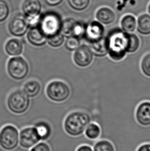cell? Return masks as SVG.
<instances>
[{
	"instance_id": "cell-14",
	"label": "cell",
	"mask_w": 150,
	"mask_h": 151,
	"mask_svg": "<svg viewBox=\"0 0 150 151\" xmlns=\"http://www.w3.org/2000/svg\"><path fill=\"white\" fill-rule=\"evenodd\" d=\"M22 9L25 17L30 18L40 16L41 5L38 0H25Z\"/></svg>"
},
{
	"instance_id": "cell-34",
	"label": "cell",
	"mask_w": 150,
	"mask_h": 151,
	"mask_svg": "<svg viewBox=\"0 0 150 151\" xmlns=\"http://www.w3.org/2000/svg\"><path fill=\"white\" fill-rule=\"evenodd\" d=\"M136 151H150V143H144L139 145Z\"/></svg>"
},
{
	"instance_id": "cell-18",
	"label": "cell",
	"mask_w": 150,
	"mask_h": 151,
	"mask_svg": "<svg viewBox=\"0 0 150 151\" xmlns=\"http://www.w3.org/2000/svg\"><path fill=\"white\" fill-rule=\"evenodd\" d=\"M41 141H46L51 138L52 129L51 125L45 121H39L34 126Z\"/></svg>"
},
{
	"instance_id": "cell-24",
	"label": "cell",
	"mask_w": 150,
	"mask_h": 151,
	"mask_svg": "<svg viewBox=\"0 0 150 151\" xmlns=\"http://www.w3.org/2000/svg\"><path fill=\"white\" fill-rule=\"evenodd\" d=\"M140 46V40L137 35L133 33L129 34L127 53L133 54L138 51Z\"/></svg>"
},
{
	"instance_id": "cell-5",
	"label": "cell",
	"mask_w": 150,
	"mask_h": 151,
	"mask_svg": "<svg viewBox=\"0 0 150 151\" xmlns=\"http://www.w3.org/2000/svg\"><path fill=\"white\" fill-rule=\"evenodd\" d=\"M7 103L11 111L16 114H21L28 110L30 100L23 90H17L10 93Z\"/></svg>"
},
{
	"instance_id": "cell-4",
	"label": "cell",
	"mask_w": 150,
	"mask_h": 151,
	"mask_svg": "<svg viewBox=\"0 0 150 151\" xmlns=\"http://www.w3.org/2000/svg\"><path fill=\"white\" fill-rule=\"evenodd\" d=\"M19 145V132L16 127L7 125L0 130V147L5 151H13Z\"/></svg>"
},
{
	"instance_id": "cell-28",
	"label": "cell",
	"mask_w": 150,
	"mask_h": 151,
	"mask_svg": "<svg viewBox=\"0 0 150 151\" xmlns=\"http://www.w3.org/2000/svg\"><path fill=\"white\" fill-rule=\"evenodd\" d=\"M71 8L78 11L84 10L89 5L90 0H67Z\"/></svg>"
},
{
	"instance_id": "cell-31",
	"label": "cell",
	"mask_w": 150,
	"mask_h": 151,
	"mask_svg": "<svg viewBox=\"0 0 150 151\" xmlns=\"http://www.w3.org/2000/svg\"><path fill=\"white\" fill-rule=\"evenodd\" d=\"M9 12L8 4L5 0H0V22L5 20Z\"/></svg>"
},
{
	"instance_id": "cell-20",
	"label": "cell",
	"mask_w": 150,
	"mask_h": 151,
	"mask_svg": "<svg viewBox=\"0 0 150 151\" xmlns=\"http://www.w3.org/2000/svg\"><path fill=\"white\" fill-rule=\"evenodd\" d=\"M83 134L87 139L96 141L99 139L101 134V127L96 123L91 122L85 129Z\"/></svg>"
},
{
	"instance_id": "cell-32",
	"label": "cell",
	"mask_w": 150,
	"mask_h": 151,
	"mask_svg": "<svg viewBox=\"0 0 150 151\" xmlns=\"http://www.w3.org/2000/svg\"><path fill=\"white\" fill-rule=\"evenodd\" d=\"M29 151H51V146L45 141H41L29 150Z\"/></svg>"
},
{
	"instance_id": "cell-11",
	"label": "cell",
	"mask_w": 150,
	"mask_h": 151,
	"mask_svg": "<svg viewBox=\"0 0 150 151\" xmlns=\"http://www.w3.org/2000/svg\"><path fill=\"white\" fill-rule=\"evenodd\" d=\"M29 27V23L24 15L18 14L10 20L8 28L11 35L16 37H22L26 33Z\"/></svg>"
},
{
	"instance_id": "cell-23",
	"label": "cell",
	"mask_w": 150,
	"mask_h": 151,
	"mask_svg": "<svg viewBox=\"0 0 150 151\" xmlns=\"http://www.w3.org/2000/svg\"><path fill=\"white\" fill-rule=\"evenodd\" d=\"M92 147L93 151H115L113 143L106 139H98Z\"/></svg>"
},
{
	"instance_id": "cell-22",
	"label": "cell",
	"mask_w": 150,
	"mask_h": 151,
	"mask_svg": "<svg viewBox=\"0 0 150 151\" xmlns=\"http://www.w3.org/2000/svg\"><path fill=\"white\" fill-rule=\"evenodd\" d=\"M41 85L37 81L31 80L26 82L23 86V91L29 98H34L40 93Z\"/></svg>"
},
{
	"instance_id": "cell-2",
	"label": "cell",
	"mask_w": 150,
	"mask_h": 151,
	"mask_svg": "<svg viewBox=\"0 0 150 151\" xmlns=\"http://www.w3.org/2000/svg\"><path fill=\"white\" fill-rule=\"evenodd\" d=\"M91 122V118L87 113L80 111L71 112L64 122V129L70 136L78 137L83 135L87 125Z\"/></svg>"
},
{
	"instance_id": "cell-25",
	"label": "cell",
	"mask_w": 150,
	"mask_h": 151,
	"mask_svg": "<svg viewBox=\"0 0 150 151\" xmlns=\"http://www.w3.org/2000/svg\"><path fill=\"white\" fill-rule=\"evenodd\" d=\"M77 20L73 18H68L62 21L61 32L67 37L71 36L74 27Z\"/></svg>"
},
{
	"instance_id": "cell-13",
	"label": "cell",
	"mask_w": 150,
	"mask_h": 151,
	"mask_svg": "<svg viewBox=\"0 0 150 151\" xmlns=\"http://www.w3.org/2000/svg\"><path fill=\"white\" fill-rule=\"evenodd\" d=\"M27 39L31 45L42 47L47 42V38L43 33L38 25L31 27L27 34Z\"/></svg>"
},
{
	"instance_id": "cell-26",
	"label": "cell",
	"mask_w": 150,
	"mask_h": 151,
	"mask_svg": "<svg viewBox=\"0 0 150 151\" xmlns=\"http://www.w3.org/2000/svg\"><path fill=\"white\" fill-rule=\"evenodd\" d=\"M86 24L85 23L77 21L74 27L71 36L80 39H84Z\"/></svg>"
},
{
	"instance_id": "cell-36",
	"label": "cell",
	"mask_w": 150,
	"mask_h": 151,
	"mask_svg": "<svg viewBox=\"0 0 150 151\" xmlns=\"http://www.w3.org/2000/svg\"><path fill=\"white\" fill-rule=\"evenodd\" d=\"M148 12L150 14V4H149L148 7Z\"/></svg>"
},
{
	"instance_id": "cell-12",
	"label": "cell",
	"mask_w": 150,
	"mask_h": 151,
	"mask_svg": "<svg viewBox=\"0 0 150 151\" xmlns=\"http://www.w3.org/2000/svg\"><path fill=\"white\" fill-rule=\"evenodd\" d=\"M135 119L138 124L144 127L150 126V101H144L136 108Z\"/></svg>"
},
{
	"instance_id": "cell-33",
	"label": "cell",
	"mask_w": 150,
	"mask_h": 151,
	"mask_svg": "<svg viewBox=\"0 0 150 151\" xmlns=\"http://www.w3.org/2000/svg\"><path fill=\"white\" fill-rule=\"evenodd\" d=\"M75 151H93V150L91 145L87 144H82L78 145L76 148Z\"/></svg>"
},
{
	"instance_id": "cell-9",
	"label": "cell",
	"mask_w": 150,
	"mask_h": 151,
	"mask_svg": "<svg viewBox=\"0 0 150 151\" xmlns=\"http://www.w3.org/2000/svg\"><path fill=\"white\" fill-rule=\"evenodd\" d=\"M105 27L98 21H93L86 24L85 39L89 44L101 40L105 37Z\"/></svg>"
},
{
	"instance_id": "cell-35",
	"label": "cell",
	"mask_w": 150,
	"mask_h": 151,
	"mask_svg": "<svg viewBox=\"0 0 150 151\" xmlns=\"http://www.w3.org/2000/svg\"><path fill=\"white\" fill-rule=\"evenodd\" d=\"M45 1L49 6H55L60 4L63 0H45Z\"/></svg>"
},
{
	"instance_id": "cell-8",
	"label": "cell",
	"mask_w": 150,
	"mask_h": 151,
	"mask_svg": "<svg viewBox=\"0 0 150 151\" xmlns=\"http://www.w3.org/2000/svg\"><path fill=\"white\" fill-rule=\"evenodd\" d=\"M41 141L36 129L34 127H26L19 132V145L22 149L29 150Z\"/></svg>"
},
{
	"instance_id": "cell-16",
	"label": "cell",
	"mask_w": 150,
	"mask_h": 151,
	"mask_svg": "<svg viewBox=\"0 0 150 151\" xmlns=\"http://www.w3.org/2000/svg\"><path fill=\"white\" fill-rule=\"evenodd\" d=\"M6 53L11 56H18L22 53L23 45L20 39L12 38L8 40L5 45Z\"/></svg>"
},
{
	"instance_id": "cell-15",
	"label": "cell",
	"mask_w": 150,
	"mask_h": 151,
	"mask_svg": "<svg viewBox=\"0 0 150 151\" xmlns=\"http://www.w3.org/2000/svg\"><path fill=\"white\" fill-rule=\"evenodd\" d=\"M96 17L102 24L109 25L115 21L116 15L113 10L108 7H102L97 11Z\"/></svg>"
},
{
	"instance_id": "cell-1",
	"label": "cell",
	"mask_w": 150,
	"mask_h": 151,
	"mask_svg": "<svg viewBox=\"0 0 150 151\" xmlns=\"http://www.w3.org/2000/svg\"><path fill=\"white\" fill-rule=\"evenodd\" d=\"M129 34L119 27L110 29L105 36L108 55L111 59L115 61L124 59L127 53Z\"/></svg>"
},
{
	"instance_id": "cell-21",
	"label": "cell",
	"mask_w": 150,
	"mask_h": 151,
	"mask_svg": "<svg viewBox=\"0 0 150 151\" xmlns=\"http://www.w3.org/2000/svg\"><path fill=\"white\" fill-rule=\"evenodd\" d=\"M89 46L93 52L94 56L102 58L108 55L105 37L100 41L89 44Z\"/></svg>"
},
{
	"instance_id": "cell-10",
	"label": "cell",
	"mask_w": 150,
	"mask_h": 151,
	"mask_svg": "<svg viewBox=\"0 0 150 151\" xmlns=\"http://www.w3.org/2000/svg\"><path fill=\"white\" fill-rule=\"evenodd\" d=\"M94 57L93 53L89 45L83 44L75 50L73 60L77 66L86 68L91 65L93 61Z\"/></svg>"
},
{
	"instance_id": "cell-27",
	"label": "cell",
	"mask_w": 150,
	"mask_h": 151,
	"mask_svg": "<svg viewBox=\"0 0 150 151\" xmlns=\"http://www.w3.org/2000/svg\"><path fill=\"white\" fill-rule=\"evenodd\" d=\"M64 36L61 32L47 38V42L49 45L53 47H58L63 45L64 42Z\"/></svg>"
},
{
	"instance_id": "cell-17",
	"label": "cell",
	"mask_w": 150,
	"mask_h": 151,
	"mask_svg": "<svg viewBox=\"0 0 150 151\" xmlns=\"http://www.w3.org/2000/svg\"><path fill=\"white\" fill-rule=\"evenodd\" d=\"M136 29L141 35H150V14H144L138 17L137 20Z\"/></svg>"
},
{
	"instance_id": "cell-7",
	"label": "cell",
	"mask_w": 150,
	"mask_h": 151,
	"mask_svg": "<svg viewBox=\"0 0 150 151\" xmlns=\"http://www.w3.org/2000/svg\"><path fill=\"white\" fill-rule=\"evenodd\" d=\"M46 93L48 98L54 102H63L69 97L70 89L64 82L54 81L47 85Z\"/></svg>"
},
{
	"instance_id": "cell-19",
	"label": "cell",
	"mask_w": 150,
	"mask_h": 151,
	"mask_svg": "<svg viewBox=\"0 0 150 151\" xmlns=\"http://www.w3.org/2000/svg\"><path fill=\"white\" fill-rule=\"evenodd\" d=\"M121 29L127 33H133L137 27V19L131 14H126L122 18L120 21Z\"/></svg>"
},
{
	"instance_id": "cell-29",
	"label": "cell",
	"mask_w": 150,
	"mask_h": 151,
	"mask_svg": "<svg viewBox=\"0 0 150 151\" xmlns=\"http://www.w3.org/2000/svg\"><path fill=\"white\" fill-rule=\"evenodd\" d=\"M80 39L71 36L67 37L65 42V48L69 51H75L80 45Z\"/></svg>"
},
{
	"instance_id": "cell-6",
	"label": "cell",
	"mask_w": 150,
	"mask_h": 151,
	"mask_svg": "<svg viewBox=\"0 0 150 151\" xmlns=\"http://www.w3.org/2000/svg\"><path fill=\"white\" fill-rule=\"evenodd\" d=\"M7 70L9 76L13 79L23 80L29 73V64L22 57L15 56L9 59Z\"/></svg>"
},
{
	"instance_id": "cell-3",
	"label": "cell",
	"mask_w": 150,
	"mask_h": 151,
	"mask_svg": "<svg viewBox=\"0 0 150 151\" xmlns=\"http://www.w3.org/2000/svg\"><path fill=\"white\" fill-rule=\"evenodd\" d=\"M62 20L57 13L53 12L41 14L38 27L47 38L61 32Z\"/></svg>"
},
{
	"instance_id": "cell-30",
	"label": "cell",
	"mask_w": 150,
	"mask_h": 151,
	"mask_svg": "<svg viewBox=\"0 0 150 151\" xmlns=\"http://www.w3.org/2000/svg\"><path fill=\"white\" fill-rule=\"evenodd\" d=\"M140 68L144 76L150 78V53L146 54L142 57Z\"/></svg>"
}]
</instances>
